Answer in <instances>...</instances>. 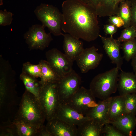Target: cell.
Returning a JSON list of instances; mask_svg holds the SVG:
<instances>
[{
  "instance_id": "836d02e7",
  "label": "cell",
  "mask_w": 136,
  "mask_h": 136,
  "mask_svg": "<svg viewBox=\"0 0 136 136\" xmlns=\"http://www.w3.org/2000/svg\"><path fill=\"white\" fill-rule=\"evenodd\" d=\"M104 26L105 33L106 35H110V37H113V35L117 31V28L112 24H106Z\"/></svg>"
},
{
  "instance_id": "f35d334b",
  "label": "cell",
  "mask_w": 136,
  "mask_h": 136,
  "mask_svg": "<svg viewBox=\"0 0 136 136\" xmlns=\"http://www.w3.org/2000/svg\"><path fill=\"white\" fill-rule=\"evenodd\" d=\"M135 39H136V38H135Z\"/></svg>"
},
{
  "instance_id": "52a82bcc",
  "label": "cell",
  "mask_w": 136,
  "mask_h": 136,
  "mask_svg": "<svg viewBox=\"0 0 136 136\" xmlns=\"http://www.w3.org/2000/svg\"><path fill=\"white\" fill-rule=\"evenodd\" d=\"M45 27L42 24L33 25L24 34V38L30 50H43L49 46L53 39L50 32H46Z\"/></svg>"
},
{
  "instance_id": "f1b7e54d",
  "label": "cell",
  "mask_w": 136,
  "mask_h": 136,
  "mask_svg": "<svg viewBox=\"0 0 136 136\" xmlns=\"http://www.w3.org/2000/svg\"><path fill=\"white\" fill-rule=\"evenodd\" d=\"M0 136H16L17 134L13 122L9 120L3 123L1 127Z\"/></svg>"
},
{
  "instance_id": "8992f818",
  "label": "cell",
  "mask_w": 136,
  "mask_h": 136,
  "mask_svg": "<svg viewBox=\"0 0 136 136\" xmlns=\"http://www.w3.org/2000/svg\"><path fill=\"white\" fill-rule=\"evenodd\" d=\"M39 100L46 119L48 121L54 117L60 103L57 82L42 85Z\"/></svg>"
},
{
  "instance_id": "277c9868",
  "label": "cell",
  "mask_w": 136,
  "mask_h": 136,
  "mask_svg": "<svg viewBox=\"0 0 136 136\" xmlns=\"http://www.w3.org/2000/svg\"><path fill=\"white\" fill-rule=\"evenodd\" d=\"M0 111L9 109L15 104L17 96L13 73L9 65L0 66Z\"/></svg>"
},
{
  "instance_id": "2e32d148",
  "label": "cell",
  "mask_w": 136,
  "mask_h": 136,
  "mask_svg": "<svg viewBox=\"0 0 136 136\" xmlns=\"http://www.w3.org/2000/svg\"><path fill=\"white\" fill-rule=\"evenodd\" d=\"M112 97L99 101L97 105L91 109L85 116L90 119L104 125L110 123L109 108Z\"/></svg>"
},
{
  "instance_id": "5bb4252c",
  "label": "cell",
  "mask_w": 136,
  "mask_h": 136,
  "mask_svg": "<svg viewBox=\"0 0 136 136\" xmlns=\"http://www.w3.org/2000/svg\"><path fill=\"white\" fill-rule=\"evenodd\" d=\"M54 117L77 126L90 119L65 104L60 103Z\"/></svg>"
},
{
  "instance_id": "4fadbf2b",
  "label": "cell",
  "mask_w": 136,
  "mask_h": 136,
  "mask_svg": "<svg viewBox=\"0 0 136 136\" xmlns=\"http://www.w3.org/2000/svg\"><path fill=\"white\" fill-rule=\"evenodd\" d=\"M93 8L100 17L117 15L121 3L126 0H82Z\"/></svg>"
},
{
  "instance_id": "6da1fadb",
  "label": "cell",
  "mask_w": 136,
  "mask_h": 136,
  "mask_svg": "<svg viewBox=\"0 0 136 136\" xmlns=\"http://www.w3.org/2000/svg\"><path fill=\"white\" fill-rule=\"evenodd\" d=\"M62 30L88 42L96 39L100 29L95 10L82 0H65L62 4Z\"/></svg>"
},
{
  "instance_id": "484cf974",
  "label": "cell",
  "mask_w": 136,
  "mask_h": 136,
  "mask_svg": "<svg viewBox=\"0 0 136 136\" xmlns=\"http://www.w3.org/2000/svg\"><path fill=\"white\" fill-rule=\"evenodd\" d=\"M121 48L123 52V58L127 61L132 59L136 55V39L123 42Z\"/></svg>"
},
{
  "instance_id": "7a4b0ae2",
  "label": "cell",
  "mask_w": 136,
  "mask_h": 136,
  "mask_svg": "<svg viewBox=\"0 0 136 136\" xmlns=\"http://www.w3.org/2000/svg\"><path fill=\"white\" fill-rule=\"evenodd\" d=\"M46 118L39 99L26 90L14 120L21 121L39 128Z\"/></svg>"
},
{
  "instance_id": "ab89813d",
  "label": "cell",
  "mask_w": 136,
  "mask_h": 136,
  "mask_svg": "<svg viewBox=\"0 0 136 136\" xmlns=\"http://www.w3.org/2000/svg\"></svg>"
},
{
  "instance_id": "83f0119b",
  "label": "cell",
  "mask_w": 136,
  "mask_h": 136,
  "mask_svg": "<svg viewBox=\"0 0 136 136\" xmlns=\"http://www.w3.org/2000/svg\"><path fill=\"white\" fill-rule=\"evenodd\" d=\"M124 96L125 113L136 115V93L128 94Z\"/></svg>"
},
{
  "instance_id": "8fae6325",
  "label": "cell",
  "mask_w": 136,
  "mask_h": 136,
  "mask_svg": "<svg viewBox=\"0 0 136 136\" xmlns=\"http://www.w3.org/2000/svg\"><path fill=\"white\" fill-rule=\"evenodd\" d=\"M98 49L94 46L84 49L76 60L82 73H87L96 68L103 57V54L97 52Z\"/></svg>"
},
{
  "instance_id": "d590c367",
  "label": "cell",
  "mask_w": 136,
  "mask_h": 136,
  "mask_svg": "<svg viewBox=\"0 0 136 136\" xmlns=\"http://www.w3.org/2000/svg\"><path fill=\"white\" fill-rule=\"evenodd\" d=\"M37 136H51L46 126L43 125L39 129Z\"/></svg>"
},
{
  "instance_id": "30bf717a",
  "label": "cell",
  "mask_w": 136,
  "mask_h": 136,
  "mask_svg": "<svg viewBox=\"0 0 136 136\" xmlns=\"http://www.w3.org/2000/svg\"><path fill=\"white\" fill-rule=\"evenodd\" d=\"M45 56L46 61L60 77L73 70V62L57 48H53L46 51Z\"/></svg>"
},
{
  "instance_id": "4316f807",
  "label": "cell",
  "mask_w": 136,
  "mask_h": 136,
  "mask_svg": "<svg viewBox=\"0 0 136 136\" xmlns=\"http://www.w3.org/2000/svg\"><path fill=\"white\" fill-rule=\"evenodd\" d=\"M42 67L40 64H31L27 62L23 64L22 72L36 78L41 77L42 74Z\"/></svg>"
},
{
  "instance_id": "ba28073f",
  "label": "cell",
  "mask_w": 136,
  "mask_h": 136,
  "mask_svg": "<svg viewBox=\"0 0 136 136\" xmlns=\"http://www.w3.org/2000/svg\"><path fill=\"white\" fill-rule=\"evenodd\" d=\"M81 81L80 76L73 70L60 77L57 82L60 103L67 102L80 87Z\"/></svg>"
},
{
  "instance_id": "7402d4cb",
  "label": "cell",
  "mask_w": 136,
  "mask_h": 136,
  "mask_svg": "<svg viewBox=\"0 0 136 136\" xmlns=\"http://www.w3.org/2000/svg\"><path fill=\"white\" fill-rule=\"evenodd\" d=\"M42 67V74L40 81L41 84L57 82L60 77L53 70L46 60H41L39 62Z\"/></svg>"
},
{
  "instance_id": "603a6c76",
  "label": "cell",
  "mask_w": 136,
  "mask_h": 136,
  "mask_svg": "<svg viewBox=\"0 0 136 136\" xmlns=\"http://www.w3.org/2000/svg\"><path fill=\"white\" fill-rule=\"evenodd\" d=\"M20 79L23 82L25 90L35 95L39 99L42 85L37 78L22 72Z\"/></svg>"
},
{
  "instance_id": "f546056e",
  "label": "cell",
  "mask_w": 136,
  "mask_h": 136,
  "mask_svg": "<svg viewBox=\"0 0 136 136\" xmlns=\"http://www.w3.org/2000/svg\"><path fill=\"white\" fill-rule=\"evenodd\" d=\"M136 27L131 25L124 29L122 31L117 39L121 42H123L135 38Z\"/></svg>"
},
{
  "instance_id": "4dcf8cb0",
  "label": "cell",
  "mask_w": 136,
  "mask_h": 136,
  "mask_svg": "<svg viewBox=\"0 0 136 136\" xmlns=\"http://www.w3.org/2000/svg\"><path fill=\"white\" fill-rule=\"evenodd\" d=\"M102 133L105 136H125L123 133L112 125H110V123H106L104 125Z\"/></svg>"
},
{
  "instance_id": "d4e9b609",
  "label": "cell",
  "mask_w": 136,
  "mask_h": 136,
  "mask_svg": "<svg viewBox=\"0 0 136 136\" xmlns=\"http://www.w3.org/2000/svg\"><path fill=\"white\" fill-rule=\"evenodd\" d=\"M117 15L120 17L124 21V28L131 26L132 15L130 0L124 1L121 3Z\"/></svg>"
},
{
  "instance_id": "3957f363",
  "label": "cell",
  "mask_w": 136,
  "mask_h": 136,
  "mask_svg": "<svg viewBox=\"0 0 136 136\" xmlns=\"http://www.w3.org/2000/svg\"><path fill=\"white\" fill-rule=\"evenodd\" d=\"M119 70L116 67L97 75L92 79L89 89L95 98L104 100L116 93L117 90Z\"/></svg>"
},
{
  "instance_id": "44dd1931",
  "label": "cell",
  "mask_w": 136,
  "mask_h": 136,
  "mask_svg": "<svg viewBox=\"0 0 136 136\" xmlns=\"http://www.w3.org/2000/svg\"><path fill=\"white\" fill-rule=\"evenodd\" d=\"M104 125L91 119L77 126V136H99Z\"/></svg>"
},
{
  "instance_id": "e0dca14e",
  "label": "cell",
  "mask_w": 136,
  "mask_h": 136,
  "mask_svg": "<svg viewBox=\"0 0 136 136\" xmlns=\"http://www.w3.org/2000/svg\"><path fill=\"white\" fill-rule=\"evenodd\" d=\"M63 49L64 54L73 62L84 49L83 42L67 33L63 34Z\"/></svg>"
},
{
  "instance_id": "ac0fdd59",
  "label": "cell",
  "mask_w": 136,
  "mask_h": 136,
  "mask_svg": "<svg viewBox=\"0 0 136 136\" xmlns=\"http://www.w3.org/2000/svg\"><path fill=\"white\" fill-rule=\"evenodd\" d=\"M119 74L117 90L120 95L136 93V74L121 70Z\"/></svg>"
},
{
  "instance_id": "e575fe53",
  "label": "cell",
  "mask_w": 136,
  "mask_h": 136,
  "mask_svg": "<svg viewBox=\"0 0 136 136\" xmlns=\"http://www.w3.org/2000/svg\"><path fill=\"white\" fill-rule=\"evenodd\" d=\"M132 15L131 25L136 27V0H130Z\"/></svg>"
},
{
  "instance_id": "7c38bea8",
  "label": "cell",
  "mask_w": 136,
  "mask_h": 136,
  "mask_svg": "<svg viewBox=\"0 0 136 136\" xmlns=\"http://www.w3.org/2000/svg\"><path fill=\"white\" fill-rule=\"evenodd\" d=\"M99 37L103 44V48L106 53L111 61V62L115 64L119 70L123 64V61L120 52L121 42L113 37H107L99 35Z\"/></svg>"
},
{
  "instance_id": "cb8c5ba5",
  "label": "cell",
  "mask_w": 136,
  "mask_h": 136,
  "mask_svg": "<svg viewBox=\"0 0 136 136\" xmlns=\"http://www.w3.org/2000/svg\"><path fill=\"white\" fill-rule=\"evenodd\" d=\"M17 136H37L39 128L22 121L14 120Z\"/></svg>"
},
{
  "instance_id": "d6a6232c",
  "label": "cell",
  "mask_w": 136,
  "mask_h": 136,
  "mask_svg": "<svg viewBox=\"0 0 136 136\" xmlns=\"http://www.w3.org/2000/svg\"><path fill=\"white\" fill-rule=\"evenodd\" d=\"M109 21L110 23L114 25L117 28L123 26L124 25V22L122 19L117 15L109 16Z\"/></svg>"
},
{
  "instance_id": "5b68a950",
  "label": "cell",
  "mask_w": 136,
  "mask_h": 136,
  "mask_svg": "<svg viewBox=\"0 0 136 136\" xmlns=\"http://www.w3.org/2000/svg\"><path fill=\"white\" fill-rule=\"evenodd\" d=\"M37 19L51 33L55 36H63L61 32L62 15L58 9L52 5L41 3L34 11Z\"/></svg>"
},
{
  "instance_id": "d6986e66",
  "label": "cell",
  "mask_w": 136,
  "mask_h": 136,
  "mask_svg": "<svg viewBox=\"0 0 136 136\" xmlns=\"http://www.w3.org/2000/svg\"><path fill=\"white\" fill-rule=\"evenodd\" d=\"M113 125L125 136L132 135L136 125L135 115L126 114L116 120L111 122Z\"/></svg>"
},
{
  "instance_id": "74e56055",
  "label": "cell",
  "mask_w": 136,
  "mask_h": 136,
  "mask_svg": "<svg viewBox=\"0 0 136 136\" xmlns=\"http://www.w3.org/2000/svg\"><path fill=\"white\" fill-rule=\"evenodd\" d=\"M135 136H136V134H135Z\"/></svg>"
},
{
  "instance_id": "1f68e13d",
  "label": "cell",
  "mask_w": 136,
  "mask_h": 136,
  "mask_svg": "<svg viewBox=\"0 0 136 136\" xmlns=\"http://www.w3.org/2000/svg\"><path fill=\"white\" fill-rule=\"evenodd\" d=\"M13 13L5 9L0 10V25H9L12 23L13 20Z\"/></svg>"
},
{
  "instance_id": "9c48e42d",
  "label": "cell",
  "mask_w": 136,
  "mask_h": 136,
  "mask_svg": "<svg viewBox=\"0 0 136 136\" xmlns=\"http://www.w3.org/2000/svg\"><path fill=\"white\" fill-rule=\"evenodd\" d=\"M95 98L89 89L82 86L65 104L85 115L91 109L97 105Z\"/></svg>"
},
{
  "instance_id": "ffe728a7",
  "label": "cell",
  "mask_w": 136,
  "mask_h": 136,
  "mask_svg": "<svg viewBox=\"0 0 136 136\" xmlns=\"http://www.w3.org/2000/svg\"><path fill=\"white\" fill-rule=\"evenodd\" d=\"M125 100L124 95H119L112 97L109 108V118L110 123L126 114Z\"/></svg>"
},
{
  "instance_id": "9a60e30c",
  "label": "cell",
  "mask_w": 136,
  "mask_h": 136,
  "mask_svg": "<svg viewBox=\"0 0 136 136\" xmlns=\"http://www.w3.org/2000/svg\"><path fill=\"white\" fill-rule=\"evenodd\" d=\"M46 126L51 136H77V126L56 117L47 121Z\"/></svg>"
},
{
  "instance_id": "8d00e7d4",
  "label": "cell",
  "mask_w": 136,
  "mask_h": 136,
  "mask_svg": "<svg viewBox=\"0 0 136 136\" xmlns=\"http://www.w3.org/2000/svg\"><path fill=\"white\" fill-rule=\"evenodd\" d=\"M131 60V65L134 73L136 74V55Z\"/></svg>"
}]
</instances>
